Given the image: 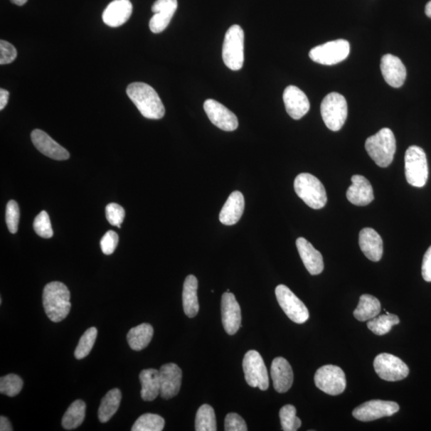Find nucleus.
I'll return each mask as SVG.
<instances>
[{
  "mask_svg": "<svg viewBox=\"0 0 431 431\" xmlns=\"http://www.w3.org/2000/svg\"><path fill=\"white\" fill-rule=\"evenodd\" d=\"M127 94L143 117L158 120L165 116L166 110L156 90L144 83L129 84Z\"/></svg>",
  "mask_w": 431,
  "mask_h": 431,
  "instance_id": "1",
  "label": "nucleus"
},
{
  "mask_svg": "<svg viewBox=\"0 0 431 431\" xmlns=\"http://www.w3.org/2000/svg\"><path fill=\"white\" fill-rule=\"evenodd\" d=\"M70 299V291L64 284L54 282L45 286L43 304L46 315L52 322H61L67 318L71 308Z\"/></svg>",
  "mask_w": 431,
  "mask_h": 431,
  "instance_id": "2",
  "label": "nucleus"
},
{
  "mask_svg": "<svg viewBox=\"0 0 431 431\" xmlns=\"http://www.w3.org/2000/svg\"><path fill=\"white\" fill-rule=\"evenodd\" d=\"M365 149L376 165L386 168L394 160L396 151V140L394 133L389 128H383L366 140Z\"/></svg>",
  "mask_w": 431,
  "mask_h": 431,
  "instance_id": "3",
  "label": "nucleus"
},
{
  "mask_svg": "<svg viewBox=\"0 0 431 431\" xmlns=\"http://www.w3.org/2000/svg\"><path fill=\"white\" fill-rule=\"evenodd\" d=\"M294 188L307 206L319 210L326 206L328 198L321 181L310 174H300L294 181Z\"/></svg>",
  "mask_w": 431,
  "mask_h": 431,
  "instance_id": "4",
  "label": "nucleus"
},
{
  "mask_svg": "<svg viewBox=\"0 0 431 431\" xmlns=\"http://www.w3.org/2000/svg\"><path fill=\"white\" fill-rule=\"evenodd\" d=\"M245 33L239 25H233L226 32L222 49V58L225 66L232 70L243 67Z\"/></svg>",
  "mask_w": 431,
  "mask_h": 431,
  "instance_id": "5",
  "label": "nucleus"
},
{
  "mask_svg": "<svg viewBox=\"0 0 431 431\" xmlns=\"http://www.w3.org/2000/svg\"><path fill=\"white\" fill-rule=\"evenodd\" d=\"M405 174L410 186L421 188L428 180V164L425 151L417 146L410 147L405 154Z\"/></svg>",
  "mask_w": 431,
  "mask_h": 431,
  "instance_id": "6",
  "label": "nucleus"
},
{
  "mask_svg": "<svg viewBox=\"0 0 431 431\" xmlns=\"http://www.w3.org/2000/svg\"><path fill=\"white\" fill-rule=\"evenodd\" d=\"M321 112L326 127L332 132H339L347 119V101L341 94L330 93L324 97L321 103Z\"/></svg>",
  "mask_w": 431,
  "mask_h": 431,
  "instance_id": "7",
  "label": "nucleus"
},
{
  "mask_svg": "<svg viewBox=\"0 0 431 431\" xmlns=\"http://www.w3.org/2000/svg\"><path fill=\"white\" fill-rule=\"evenodd\" d=\"M245 381L250 387L266 390L270 387V378L262 356L258 351L250 350L243 359Z\"/></svg>",
  "mask_w": 431,
  "mask_h": 431,
  "instance_id": "8",
  "label": "nucleus"
},
{
  "mask_svg": "<svg viewBox=\"0 0 431 431\" xmlns=\"http://www.w3.org/2000/svg\"><path fill=\"white\" fill-rule=\"evenodd\" d=\"M349 54L350 43L344 39H338L312 48L309 57L313 62L331 66L345 60Z\"/></svg>",
  "mask_w": 431,
  "mask_h": 431,
  "instance_id": "9",
  "label": "nucleus"
},
{
  "mask_svg": "<svg viewBox=\"0 0 431 431\" xmlns=\"http://www.w3.org/2000/svg\"><path fill=\"white\" fill-rule=\"evenodd\" d=\"M314 381L317 388L330 395L342 394L347 385L344 371L335 365H325L319 368Z\"/></svg>",
  "mask_w": 431,
  "mask_h": 431,
  "instance_id": "10",
  "label": "nucleus"
},
{
  "mask_svg": "<svg viewBox=\"0 0 431 431\" xmlns=\"http://www.w3.org/2000/svg\"><path fill=\"white\" fill-rule=\"evenodd\" d=\"M275 292L280 306L292 321L302 324L308 321L309 309L289 287L280 284L276 287Z\"/></svg>",
  "mask_w": 431,
  "mask_h": 431,
  "instance_id": "11",
  "label": "nucleus"
},
{
  "mask_svg": "<svg viewBox=\"0 0 431 431\" xmlns=\"http://www.w3.org/2000/svg\"><path fill=\"white\" fill-rule=\"evenodd\" d=\"M376 374L382 380L397 382L404 380L409 375V368L401 358L391 354L378 355L374 361Z\"/></svg>",
  "mask_w": 431,
  "mask_h": 431,
  "instance_id": "12",
  "label": "nucleus"
},
{
  "mask_svg": "<svg viewBox=\"0 0 431 431\" xmlns=\"http://www.w3.org/2000/svg\"><path fill=\"white\" fill-rule=\"evenodd\" d=\"M400 410V406L393 401L371 400L366 402L352 411V415L357 420L371 422L383 417L395 415Z\"/></svg>",
  "mask_w": 431,
  "mask_h": 431,
  "instance_id": "13",
  "label": "nucleus"
},
{
  "mask_svg": "<svg viewBox=\"0 0 431 431\" xmlns=\"http://www.w3.org/2000/svg\"><path fill=\"white\" fill-rule=\"evenodd\" d=\"M204 110L208 119L219 129L225 132H234L238 129L237 116L218 101L207 100L204 103Z\"/></svg>",
  "mask_w": 431,
  "mask_h": 431,
  "instance_id": "14",
  "label": "nucleus"
},
{
  "mask_svg": "<svg viewBox=\"0 0 431 431\" xmlns=\"http://www.w3.org/2000/svg\"><path fill=\"white\" fill-rule=\"evenodd\" d=\"M222 324L228 335H235L241 325V310L236 297L230 292H225L221 299Z\"/></svg>",
  "mask_w": 431,
  "mask_h": 431,
  "instance_id": "15",
  "label": "nucleus"
},
{
  "mask_svg": "<svg viewBox=\"0 0 431 431\" xmlns=\"http://www.w3.org/2000/svg\"><path fill=\"white\" fill-rule=\"evenodd\" d=\"M159 375L160 395L165 400H171L179 393L182 381V371L177 364L167 363L163 365L160 368Z\"/></svg>",
  "mask_w": 431,
  "mask_h": 431,
  "instance_id": "16",
  "label": "nucleus"
},
{
  "mask_svg": "<svg viewBox=\"0 0 431 431\" xmlns=\"http://www.w3.org/2000/svg\"><path fill=\"white\" fill-rule=\"evenodd\" d=\"M177 9L178 0H156L152 6L154 16L149 21L150 31L154 34L165 31Z\"/></svg>",
  "mask_w": 431,
  "mask_h": 431,
  "instance_id": "17",
  "label": "nucleus"
},
{
  "mask_svg": "<svg viewBox=\"0 0 431 431\" xmlns=\"http://www.w3.org/2000/svg\"><path fill=\"white\" fill-rule=\"evenodd\" d=\"M34 146L45 156L57 161L68 160L70 154L68 150L57 143L50 137L41 129H35L31 134Z\"/></svg>",
  "mask_w": 431,
  "mask_h": 431,
  "instance_id": "18",
  "label": "nucleus"
},
{
  "mask_svg": "<svg viewBox=\"0 0 431 431\" xmlns=\"http://www.w3.org/2000/svg\"><path fill=\"white\" fill-rule=\"evenodd\" d=\"M283 100L287 112L293 119H302L309 111L308 97L297 87H287L284 91Z\"/></svg>",
  "mask_w": 431,
  "mask_h": 431,
  "instance_id": "19",
  "label": "nucleus"
},
{
  "mask_svg": "<svg viewBox=\"0 0 431 431\" xmlns=\"http://www.w3.org/2000/svg\"><path fill=\"white\" fill-rule=\"evenodd\" d=\"M381 71L385 81L390 87L400 88L407 78V69L398 57L388 54L381 60Z\"/></svg>",
  "mask_w": 431,
  "mask_h": 431,
  "instance_id": "20",
  "label": "nucleus"
},
{
  "mask_svg": "<svg viewBox=\"0 0 431 431\" xmlns=\"http://www.w3.org/2000/svg\"><path fill=\"white\" fill-rule=\"evenodd\" d=\"M352 185L347 191L348 200L357 206H366L374 200L373 188L370 181L361 175H354L351 178Z\"/></svg>",
  "mask_w": 431,
  "mask_h": 431,
  "instance_id": "21",
  "label": "nucleus"
},
{
  "mask_svg": "<svg viewBox=\"0 0 431 431\" xmlns=\"http://www.w3.org/2000/svg\"><path fill=\"white\" fill-rule=\"evenodd\" d=\"M358 244L366 257L374 262L380 261L383 253V243L373 228H365L359 233Z\"/></svg>",
  "mask_w": 431,
  "mask_h": 431,
  "instance_id": "22",
  "label": "nucleus"
},
{
  "mask_svg": "<svg viewBox=\"0 0 431 431\" xmlns=\"http://www.w3.org/2000/svg\"><path fill=\"white\" fill-rule=\"evenodd\" d=\"M271 376L273 387L279 393H285L293 383V371L291 365L283 357L273 359L271 366Z\"/></svg>",
  "mask_w": 431,
  "mask_h": 431,
  "instance_id": "23",
  "label": "nucleus"
},
{
  "mask_svg": "<svg viewBox=\"0 0 431 431\" xmlns=\"http://www.w3.org/2000/svg\"><path fill=\"white\" fill-rule=\"evenodd\" d=\"M132 12L133 6L129 0H114L103 12V22L111 28L120 27L129 21Z\"/></svg>",
  "mask_w": 431,
  "mask_h": 431,
  "instance_id": "24",
  "label": "nucleus"
},
{
  "mask_svg": "<svg viewBox=\"0 0 431 431\" xmlns=\"http://www.w3.org/2000/svg\"><path fill=\"white\" fill-rule=\"evenodd\" d=\"M297 247L300 258L311 275L316 276L321 274L324 269L321 253L304 238L297 240Z\"/></svg>",
  "mask_w": 431,
  "mask_h": 431,
  "instance_id": "25",
  "label": "nucleus"
},
{
  "mask_svg": "<svg viewBox=\"0 0 431 431\" xmlns=\"http://www.w3.org/2000/svg\"><path fill=\"white\" fill-rule=\"evenodd\" d=\"M245 211V198L243 193L234 191L228 197L219 216V220L225 225H236L243 217Z\"/></svg>",
  "mask_w": 431,
  "mask_h": 431,
  "instance_id": "26",
  "label": "nucleus"
},
{
  "mask_svg": "<svg viewBox=\"0 0 431 431\" xmlns=\"http://www.w3.org/2000/svg\"><path fill=\"white\" fill-rule=\"evenodd\" d=\"M198 287V282L196 277L189 275L186 278L183 287L182 302L186 315L189 318L195 317L199 312Z\"/></svg>",
  "mask_w": 431,
  "mask_h": 431,
  "instance_id": "27",
  "label": "nucleus"
},
{
  "mask_svg": "<svg viewBox=\"0 0 431 431\" xmlns=\"http://www.w3.org/2000/svg\"><path fill=\"white\" fill-rule=\"evenodd\" d=\"M142 384L141 396L144 401H154L160 395L159 371L146 369L142 371L139 375Z\"/></svg>",
  "mask_w": 431,
  "mask_h": 431,
  "instance_id": "28",
  "label": "nucleus"
},
{
  "mask_svg": "<svg viewBox=\"0 0 431 431\" xmlns=\"http://www.w3.org/2000/svg\"><path fill=\"white\" fill-rule=\"evenodd\" d=\"M381 312V304L376 297L364 294L359 298L354 316L358 321L364 322L376 317Z\"/></svg>",
  "mask_w": 431,
  "mask_h": 431,
  "instance_id": "29",
  "label": "nucleus"
},
{
  "mask_svg": "<svg viewBox=\"0 0 431 431\" xmlns=\"http://www.w3.org/2000/svg\"><path fill=\"white\" fill-rule=\"evenodd\" d=\"M153 336V326L149 324H142L129 330L127 341L130 348L139 351L147 347Z\"/></svg>",
  "mask_w": 431,
  "mask_h": 431,
  "instance_id": "30",
  "label": "nucleus"
},
{
  "mask_svg": "<svg viewBox=\"0 0 431 431\" xmlns=\"http://www.w3.org/2000/svg\"><path fill=\"white\" fill-rule=\"evenodd\" d=\"M122 400V393L115 388L108 391L103 397L99 409V420L101 422H107L119 410Z\"/></svg>",
  "mask_w": 431,
  "mask_h": 431,
  "instance_id": "31",
  "label": "nucleus"
},
{
  "mask_svg": "<svg viewBox=\"0 0 431 431\" xmlns=\"http://www.w3.org/2000/svg\"><path fill=\"white\" fill-rule=\"evenodd\" d=\"M86 403L83 400H78L72 403L63 417V428L70 430L80 427L86 416Z\"/></svg>",
  "mask_w": 431,
  "mask_h": 431,
  "instance_id": "32",
  "label": "nucleus"
},
{
  "mask_svg": "<svg viewBox=\"0 0 431 431\" xmlns=\"http://www.w3.org/2000/svg\"><path fill=\"white\" fill-rule=\"evenodd\" d=\"M195 430L197 431H216L218 430L214 410L211 405H202L198 409L197 415H196Z\"/></svg>",
  "mask_w": 431,
  "mask_h": 431,
  "instance_id": "33",
  "label": "nucleus"
},
{
  "mask_svg": "<svg viewBox=\"0 0 431 431\" xmlns=\"http://www.w3.org/2000/svg\"><path fill=\"white\" fill-rule=\"evenodd\" d=\"M400 319L396 315L386 312V315H382L370 319L368 322V328L377 336H383L393 329V326L400 324Z\"/></svg>",
  "mask_w": 431,
  "mask_h": 431,
  "instance_id": "34",
  "label": "nucleus"
},
{
  "mask_svg": "<svg viewBox=\"0 0 431 431\" xmlns=\"http://www.w3.org/2000/svg\"><path fill=\"white\" fill-rule=\"evenodd\" d=\"M165 420L159 415L144 414L134 424L133 431H161L164 429Z\"/></svg>",
  "mask_w": 431,
  "mask_h": 431,
  "instance_id": "35",
  "label": "nucleus"
},
{
  "mask_svg": "<svg viewBox=\"0 0 431 431\" xmlns=\"http://www.w3.org/2000/svg\"><path fill=\"white\" fill-rule=\"evenodd\" d=\"M280 419L284 431H296L302 427V420L297 416V409L292 405H285L280 409Z\"/></svg>",
  "mask_w": 431,
  "mask_h": 431,
  "instance_id": "36",
  "label": "nucleus"
},
{
  "mask_svg": "<svg viewBox=\"0 0 431 431\" xmlns=\"http://www.w3.org/2000/svg\"><path fill=\"white\" fill-rule=\"evenodd\" d=\"M97 336V330L95 326L84 332L75 351L77 359L86 358L92 350Z\"/></svg>",
  "mask_w": 431,
  "mask_h": 431,
  "instance_id": "37",
  "label": "nucleus"
},
{
  "mask_svg": "<svg viewBox=\"0 0 431 431\" xmlns=\"http://www.w3.org/2000/svg\"><path fill=\"white\" fill-rule=\"evenodd\" d=\"M23 382L21 377L15 374H9L0 378V393L14 397L21 393Z\"/></svg>",
  "mask_w": 431,
  "mask_h": 431,
  "instance_id": "38",
  "label": "nucleus"
},
{
  "mask_svg": "<svg viewBox=\"0 0 431 431\" xmlns=\"http://www.w3.org/2000/svg\"><path fill=\"white\" fill-rule=\"evenodd\" d=\"M34 230L39 237L50 238L53 237V230L50 223L49 215L46 211L39 213L34 220Z\"/></svg>",
  "mask_w": 431,
  "mask_h": 431,
  "instance_id": "39",
  "label": "nucleus"
},
{
  "mask_svg": "<svg viewBox=\"0 0 431 431\" xmlns=\"http://www.w3.org/2000/svg\"><path fill=\"white\" fill-rule=\"evenodd\" d=\"M19 208L17 202L10 201L6 208V223L10 233L14 234L18 231L19 222Z\"/></svg>",
  "mask_w": 431,
  "mask_h": 431,
  "instance_id": "40",
  "label": "nucleus"
},
{
  "mask_svg": "<svg viewBox=\"0 0 431 431\" xmlns=\"http://www.w3.org/2000/svg\"><path fill=\"white\" fill-rule=\"evenodd\" d=\"M125 210L116 203H110L106 208V216L110 225L121 228L125 218Z\"/></svg>",
  "mask_w": 431,
  "mask_h": 431,
  "instance_id": "41",
  "label": "nucleus"
},
{
  "mask_svg": "<svg viewBox=\"0 0 431 431\" xmlns=\"http://www.w3.org/2000/svg\"><path fill=\"white\" fill-rule=\"evenodd\" d=\"M225 430L246 431L248 428L243 417L236 413H230L225 417Z\"/></svg>",
  "mask_w": 431,
  "mask_h": 431,
  "instance_id": "42",
  "label": "nucleus"
},
{
  "mask_svg": "<svg viewBox=\"0 0 431 431\" xmlns=\"http://www.w3.org/2000/svg\"><path fill=\"white\" fill-rule=\"evenodd\" d=\"M17 57V50L11 43L0 41V64L6 65L15 61Z\"/></svg>",
  "mask_w": 431,
  "mask_h": 431,
  "instance_id": "43",
  "label": "nucleus"
},
{
  "mask_svg": "<svg viewBox=\"0 0 431 431\" xmlns=\"http://www.w3.org/2000/svg\"><path fill=\"white\" fill-rule=\"evenodd\" d=\"M119 236L114 231H108L101 240V249L104 254L111 255L112 254L117 244H119Z\"/></svg>",
  "mask_w": 431,
  "mask_h": 431,
  "instance_id": "44",
  "label": "nucleus"
},
{
  "mask_svg": "<svg viewBox=\"0 0 431 431\" xmlns=\"http://www.w3.org/2000/svg\"><path fill=\"white\" fill-rule=\"evenodd\" d=\"M422 275L427 282H431V246L429 248L422 260Z\"/></svg>",
  "mask_w": 431,
  "mask_h": 431,
  "instance_id": "45",
  "label": "nucleus"
},
{
  "mask_svg": "<svg viewBox=\"0 0 431 431\" xmlns=\"http://www.w3.org/2000/svg\"><path fill=\"white\" fill-rule=\"evenodd\" d=\"M9 95L8 90L3 88L0 90V110H3L6 107L9 102Z\"/></svg>",
  "mask_w": 431,
  "mask_h": 431,
  "instance_id": "46",
  "label": "nucleus"
},
{
  "mask_svg": "<svg viewBox=\"0 0 431 431\" xmlns=\"http://www.w3.org/2000/svg\"><path fill=\"white\" fill-rule=\"evenodd\" d=\"M0 430L1 431H12L11 424L8 419L4 416L0 417Z\"/></svg>",
  "mask_w": 431,
  "mask_h": 431,
  "instance_id": "47",
  "label": "nucleus"
},
{
  "mask_svg": "<svg viewBox=\"0 0 431 431\" xmlns=\"http://www.w3.org/2000/svg\"><path fill=\"white\" fill-rule=\"evenodd\" d=\"M425 12L426 15L431 18V1L426 5Z\"/></svg>",
  "mask_w": 431,
  "mask_h": 431,
  "instance_id": "48",
  "label": "nucleus"
},
{
  "mask_svg": "<svg viewBox=\"0 0 431 431\" xmlns=\"http://www.w3.org/2000/svg\"><path fill=\"white\" fill-rule=\"evenodd\" d=\"M11 1L18 6H23L28 2V0H11Z\"/></svg>",
  "mask_w": 431,
  "mask_h": 431,
  "instance_id": "49",
  "label": "nucleus"
}]
</instances>
